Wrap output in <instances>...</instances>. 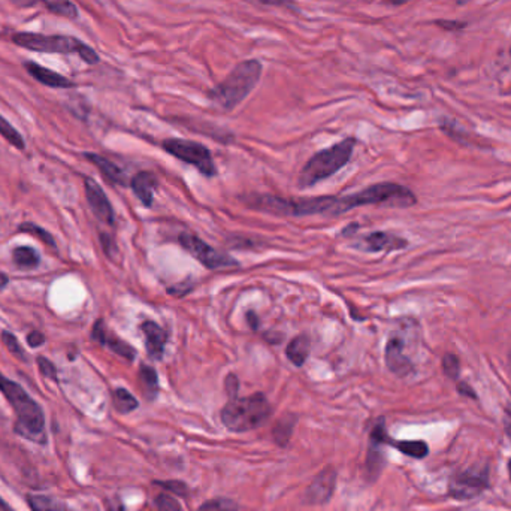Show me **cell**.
<instances>
[{
  "instance_id": "obj_1",
  "label": "cell",
  "mask_w": 511,
  "mask_h": 511,
  "mask_svg": "<svg viewBox=\"0 0 511 511\" xmlns=\"http://www.w3.org/2000/svg\"><path fill=\"white\" fill-rule=\"evenodd\" d=\"M0 392L12 407L16 414V432L32 443L45 444V416L41 405L25 392L18 383L0 373Z\"/></svg>"
},
{
  "instance_id": "obj_2",
  "label": "cell",
  "mask_w": 511,
  "mask_h": 511,
  "mask_svg": "<svg viewBox=\"0 0 511 511\" xmlns=\"http://www.w3.org/2000/svg\"><path fill=\"white\" fill-rule=\"evenodd\" d=\"M263 65L258 59L241 61L226 78L208 92V97L224 111L235 109L254 90L262 78Z\"/></svg>"
},
{
  "instance_id": "obj_3",
  "label": "cell",
  "mask_w": 511,
  "mask_h": 511,
  "mask_svg": "<svg viewBox=\"0 0 511 511\" xmlns=\"http://www.w3.org/2000/svg\"><path fill=\"white\" fill-rule=\"evenodd\" d=\"M11 41L17 47L35 51V53L76 54L87 65H97L100 61L96 51L75 36L17 32L11 36Z\"/></svg>"
},
{
  "instance_id": "obj_4",
  "label": "cell",
  "mask_w": 511,
  "mask_h": 511,
  "mask_svg": "<svg viewBox=\"0 0 511 511\" xmlns=\"http://www.w3.org/2000/svg\"><path fill=\"white\" fill-rule=\"evenodd\" d=\"M416 195L413 191L396 183H380L369 186L357 193L344 196L337 200L335 214H342L349 210L366 205H386L407 208L416 203Z\"/></svg>"
},
{
  "instance_id": "obj_5",
  "label": "cell",
  "mask_w": 511,
  "mask_h": 511,
  "mask_svg": "<svg viewBox=\"0 0 511 511\" xmlns=\"http://www.w3.org/2000/svg\"><path fill=\"white\" fill-rule=\"evenodd\" d=\"M271 405L266 396L254 393L247 398H231L222 410L223 425L234 432H247L262 426L271 417Z\"/></svg>"
},
{
  "instance_id": "obj_6",
  "label": "cell",
  "mask_w": 511,
  "mask_h": 511,
  "mask_svg": "<svg viewBox=\"0 0 511 511\" xmlns=\"http://www.w3.org/2000/svg\"><path fill=\"white\" fill-rule=\"evenodd\" d=\"M253 210L265 211L275 215H314V214H335V196H318L306 199H284L270 195H256L246 199Z\"/></svg>"
},
{
  "instance_id": "obj_7",
  "label": "cell",
  "mask_w": 511,
  "mask_h": 511,
  "mask_svg": "<svg viewBox=\"0 0 511 511\" xmlns=\"http://www.w3.org/2000/svg\"><path fill=\"white\" fill-rule=\"evenodd\" d=\"M354 144V138H346L335 145L315 152L301 171L299 186L311 187L342 169L351 157Z\"/></svg>"
},
{
  "instance_id": "obj_8",
  "label": "cell",
  "mask_w": 511,
  "mask_h": 511,
  "mask_svg": "<svg viewBox=\"0 0 511 511\" xmlns=\"http://www.w3.org/2000/svg\"><path fill=\"white\" fill-rule=\"evenodd\" d=\"M163 148L174 157L195 166V168H198L199 172L203 175L214 176L217 174L211 151L205 145L188 139L169 138L163 140Z\"/></svg>"
},
{
  "instance_id": "obj_9",
  "label": "cell",
  "mask_w": 511,
  "mask_h": 511,
  "mask_svg": "<svg viewBox=\"0 0 511 511\" xmlns=\"http://www.w3.org/2000/svg\"><path fill=\"white\" fill-rule=\"evenodd\" d=\"M178 241L184 250H187L196 260H199L203 266L208 267V270H223V267L229 266H236V262L229 258L227 254L215 250L205 241H202L199 236L183 232L178 236Z\"/></svg>"
},
{
  "instance_id": "obj_10",
  "label": "cell",
  "mask_w": 511,
  "mask_h": 511,
  "mask_svg": "<svg viewBox=\"0 0 511 511\" xmlns=\"http://www.w3.org/2000/svg\"><path fill=\"white\" fill-rule=\"evenodd\" d=\"M488 469L471 468L464 469L450 479L449 493L457 501H468L480 495L488 488Z\"/></svg>"
},
{
  "instance_id": "obj_11",
  "label": "cell",
  "mask_w": 511,
  "mask_h": 511,
  "mask_svg": "<svg viewBox=\"0 0 511 511\" xmlns=\"http://www.w3.org/2000/svg\"><path fill=\"white\" fill-rule=\"evenodd\" d=\"M337 483V471L327 467L320 474H317L313 483L305 492L303 500L306 504H325L330 500L332 493L335 491Z\"/></svg>"
},
{
  "instance_id": "obj_12",
  "label": "cell",
  "mask_w": 511,
  "mask_h": 511,
  "mask_svg": "<svg viewBox=\"0 0 511 511\" xmlns=\"http://www.w3.org/2000/svg\"><path fill=\"white\" fill-rule=\"evenodd\" d=\"M84 188H85L87 202H88V205H90L93 214L100 222H104L107 224H112L114 223V210H112V205H111V202L104 191V188H102L93 180V178H85Z\"/></svg>"
},
{
  "instance_id": "obj_13",
  "label": "cell",
  "mask_w": 511,
  "mask_h": 511,
  "mask_svg": "<svg viewBox=\"0 0 511 511\" xmlns=\"http://www.w3.org/2000/svg\"><path fill=\"white\" fill-rule=\"evenodd\" d=\"M386 365L393 374L398 377H405L413 373V362L405 354L404 342L399 337H390L386 344Z\"/></svg>"
},
{
  "instance_id": "obj_14",
  "label": "cell",
  "mask_w": 511,
  "mask_h": 511,
  "mask_svg": "<svg viewBox=\"0 0 511 511\" xmlns=\"http://www.w3.org/2000/svg\"><path fill=\"white\" fill-rule=\"evenodd\" d=\"M92 338L95 341H97L99 344H102L104 347H108L112 353H116L127 361H133L135 359V350L131 346V344L124 342L123 339H120L117 335L111 334V332L107 329L105 323L102 320H97L93 325V330H92Z\"/></svg>"
},
{
  "instance_id": "obj_15",
  "label": "cell",
  "mask_w": 511,
  "mask_h": 511,
  "mask_svg": "<svg viewBox=\"0 0 511 511\" xmlns=\"http://www.w3.org/2000/svg\"><path fill=\"white\" fill-rule=\"evenodd\" d=\"M23 66L33 80H36L40 84L47 85L49 88H72L75 87V83L66 78L65 75H61L53 69L45 68L40 63L33 60H28L23 63Z\"/></svg>"
},
{
  "instance_id": "obj_16",
  "label": "cell",
  "mask_w": 511,
  "mask_h": 511,
  "mask_svg": "<svg viewBox=\"0 0 511 511\" xmlns=\"http://www.w3.org/2000/svg\"><path fill=\"white\" fill-rule=\"evenodd\" d=\"M407 247V241L389 232H373L362 238L361 248L365 251H392Z\"/></svg>"
},
{
  "instance_id": "obj_17",
  "label": "cell",
  "mask_w": 511,
  "mask_h": 511,
  "mask_svg": "<svg viewBox=\"0 0 511 511\" xmlns=\"http://www.w3.org/2000/svg\"><path fill=\"white\" fill-rule=\"evenodd\" d=\"M140 330H143V334L145 337V347L148 354L152 357V359H162L166 339H168L163 327H160L155 322L148 320L140 325Z\"/></svg>"
},
{
  "instance_id": "obj_18",
  "label": "cell",
  "mask_w": 511,
  "mask_h": 511,
  "mask_svg": "<svg viewBox=\"0 0 511 511\" xmlns=\"http://www.w3.org/2000/svg\"><path fill=\"white\" fill-rule=\"evenodd\" d=\"M131 187L136 198L143 202L144 207H151L155 199V190L157 188V176L152 172L143 171L132 178Z\"/></svg>"
},
{
  "instance_id": "obj_19",
  "label": "cell",
  "mask_w": 511,
  "mask_h": 511,
  "mask_svg": "<svg viewBox=\"0 0 511 511\" xmlns=\"http://www.w3.org/2000/svg\"><path fill=\"white\" fill-rule=\"evenodd\" d=\"M84 156L88 162L96 166V168L102 172V175H104L109 183L126 186V175L116 163H112L109 159H107L104 156L95 155V152H85Z\"/></svg>"
},
{
  "instance_id": "obj_20",
  "label": "cell",
  "mask_w": 511,
  "mask_h": 511,
  "mask_svg": "<svg viewBox=\"0 0 511 511\" xmlns=\"http://www.w3.org/2000/svg\"><path fill=\"white\" fill-rule=\"evenodd\" d=\"M310 347H311V342H310V338L306 335H299L296 338H293L286 349L287 359L293 365L302 366L306 361V357H308V354H310Z\"/></svg>"
},
{
  "instance_id": "obj_21",
  "label": "cell",
  "mask_w": 511,
  "mask_h": 511,
  "mask_svg": "<svg viewBox=\"0 0 511 511\" xmlns=\"http://www.w3.org/2000/svg\"><path fill=\"white\" fill-rule=\"evenodd\" d=\"M139 386L145 398L155 399L159 393V378L157 373L151 366L143 365L139 369Z\"/></svg>"
},
{
  "instance_id": "obj_22",
  "label": "cell",
  "mask_w": 511,
  "mask_h": 511,
  "mask_svg": "<svg viewBox=\"0 0 511 511\" xmlns=\"http://www.w3.org/2000/svg\"><path fill=\"white\" fill-rule=\"evenodd\" d=\"M12 260L18 266V270H35L40 265L41 258L40 253L32 247H17L12 251Z\"/></svg>"
},
{
  "instance_id": "obj_23",
  "label": "cell",
  "mask_w": 511,
  "mask_h": 511,
  "mask_svg": "<svg viewBox=\"0 0 511 511\" xmlns=\"http://www.w3.org/2000/svg\"><path fill=\"white\" fill-rule=\"evenodd\" d=\"M37 2H42L49 12L63 18L76 20L80 17V11L72 0H37Z\"/></svg>"
},
{
  "instance_id": "obj_24",
  "label": "cell",
  "mask_w": 511,
  "mask_h": 511,
  "mask_svg": "<svg viewBox=\"0 0 511 511\" xmlns=\"http://www.w3.org/2000/svg\"><path fill=\"white\" fill-rule=\"evenodd\" d=\"M295 425H296V417L293 414H286L284 417H281L275 423L272 431L275 443L279 445H286L291 437Z\"/></svg>"
},
{
  "instance_id": "obj_25",
  "label": "cell",
  "mask_w": 511,
  "mask_h": 511,
  "mask_svg": "<svg viewBox=\"0 0 511 511\" xmlns=\"http://www.w3.org/2000/svg\"><path fill=\"white\" fill-rule=\"evenodd\" d=\"M28 504L32 511H68L61 501L45 495H28Z\"/></svg>"
},
{
  "instance_id": "obj_26",
  "label": "cell",
  "mask_w": 511,
  "mask_h": 511,
  "mask_svg": "<svg viewBox=\"0 0 511 511\" xmlns=\"http://www.w3.org/2000/svg\"><path fill=\"white\" fill-rule=\"evenodd\" d=\"M112 402H114V407H116V410L121 414H127L138 408V401L135 396L129 390H126L123 387L114 390Z\"/></svg>"
},
{
  "instance_id": "obj_27",
  "label": "cell",
  "mask_w": 511,
  "mask_h": 511,
  "mask_svg": "<svg viewBox=\"0 0 511 511\" xmlns=\"http://www.w3.org/2000/svg\"><path fill=\"white\" fill-rule=\"evenodd\" d=\"M0 136H2L6 143H9L12 147H16L20 151H23L25 148L23 135L2 116V114H0Z\"/></svg>"
},
{
  "instance_id": "obj_28",
  "label": "cell",
  "mask_w": 511,
  "mask_h": 511,
  "mask_svg": "<svg viewBox=\"0 0 511 511\" xmlns=\"http://www.w3.org/2000/svg\"><path fill=\"white\" fill-rule=\"evenodd\" d=\"M390 444L393 447H396V449H398L401 453L416 457V459L425 457L429 453V447L423 441H399V443L390 441Z\"/></svg>"
},
{
  "instance_id": "obj_29",
  "label": "cell",
  "mask_w": 511,
  "mask_h": 511,
  "mask_svg": "<svg viewBox=\"0 0 511 511\" xmlns=\"http://www.w3.org/2000/svg\"><path fill=\"white\" fill-rule=\"evenodd\" d=\"M18 231L36 236L41 242H44L45 246H49V247H53V248L56 247V241H54L53 235H51L48 231H45L44 227L37 226V224H35V223H32V222H24L23 224H20V226H18Z\"/></svg>"
},
{
  "instance_id": "obj_30",
  "label": "cell",
  "mask_w": 511,
  "mask_h": 511,
  "mask_svg": "<svg viewBox=\"0 0 511 511\" xmlns=\"http://www.w3.org/2000/svg\"><path fill=\"white\" fill-rule=\"evenodd\" d=\"M200 511H238V504L227 498H215L203 503L199 508Z\"/></svg>"
},
{
  "instance_id": "obj_31",
  "label": "cell",
  "mask_w": 511,
  "mask_h": 511,
  "mask_svg": "<svg viewBox=\"0 0 511 511\" xmlns=\"http://www.w3.org/2000/svg\"><path fill=\"white\" fill-rule=\"evenodd\" d=\"M443 371L449 378H453V380L457 378L459 371H461V363H459V359H457L456 354H452V353L444 354V357H443Z\"/></svg>"
},
{
  "instance_id": "obj_32",
  "label": "cell",
  "mask_w": 511,
  "mask_h": 511,
  "mask_svg": "<svg viewBox=\"0 0 511 511\" xmlns=\"http://www.w3.org/2000/svg\"><path fill=\"white\" fill-rule=\"evenodd\" d=\"M2 339H4V344L6 346V349L12 354H16V356L21 357V359H24V357H25L24 350H23L21 344L18 342V339H17V337L14 334H11V332H8V330H4L2 332Z\"/></svg>"
},
{
  "instance_id": "obj_33",
  "label": "cell",
  "mask_w": 511,
  "mask_h": 511,
  "mask_svg": "<svg viewBox=\"0 0 511 511\" xmlns=\"http://www.w3.org/2000/svg\"><path fill=\"white\" fill-rule=\"evenodd\" d=\"M156 505L160 511H183L180 503H178L174 496L166 493H160L156 498Z\"/></svg>"
},
{
  "instance_id": "obj_34",
  "label": "cell",
  "mask_w": 511,
  "mask_h": 511,
  "mask_svg": "<svg viewBox=\"0 0 511 511\" xmlns=\"http://www.w3.org/2000/svg\"><path fill=\"white\" fill-rule=\"evenodd\" d=\"M156 484H159L160 488H163L164 491L172 492L174 495H180V496H187L188 495V489L184 483L181 481H156Z\"/></svg>"
},
{
  "instance_id": "obj_35",
  "label": "cell",
  "mask_w": 511,
  "mask_h": 511,
  "mask_svg": "<svg viewBox=\"0 0 511 511\" xmlns=\"http://www.w3.org/2000/svg\"><path fill=\"white\" fill-rule=\"evenodd\" d=\"M37 366H40V371L42 375L51 380H57V369L53 362H49L45 357H37Z\"/></svg>"
},
{
  "instance_id": "obj_36",
  "label": "cell",
  "mask_w": 511,
  "mask_h": 511,
  "mask_svg": "<svg viewBox=\"0 0 511 511\" xmlns=\"http://www.w3.org/2000/svg\"><path fill=\"white\" fill-rule=\"evenodd\" d=\"M25 339H28V344H29V346H30L32 349H37V347L44 346L45 341H47L45 335L42 334L41 330H32V332H29L28 338H25Z\"/></svg>"
},
{
  "instance_id": "obj_37",
  "label": "cell",
  "mask_w": 511,
  "mask_h": 511,
  "mask_svg": "<svg viewBox=\"0 0 511 511\" xmlns=\"http://www.w3.org/2000/svg\"><path fill=\"white\" fill-rule=\"evenodd\" d=\"M435 24L444 30H462L467 28L465 21H450V20H437Z\"/></svg>"
},
{
  "instance_id": "obj_38",
  "label": "cell",
  "mask_w": 511,
  "mask_h": 511,
  "mask_svg": "<svg viewBox=\"0 0 511 511\" xmlns=\"http://www.w3.org/2000/svg\"><path fill=\"white\" fill-rule=\"evenodd\" d=\"M226 389H227V393L231 395V398H235L236 395V390H238V380L234 374H231L227 377L226 380Z\"/></svg>"
},
{
  "instance_id": "obj_39",
  "label": "cell",
  "mask_w": 511,
  "mask_h": 511,
  "mask_svg": "<svg viewBox=\"0 0 511 511\" xmlns=\"http://www.w3.org/2000/svg\"><path fill=\"white\" fill-rule=\"evenodd\" d=\"M107 505V511H124L123 503L119 500V498H114V500H108L105 503Z\"/></svg>"
},
{
  "instance_id": "obj_40",
  "label": "cell",
  "mask_w": 511,
  "mask_h": 511,
  "mask_svg": "<svg viewBox=\"0 0 511 511\" xmlns=\"http://www.w3.org/2000/svg\"><path fill=\"white\" fill-rule=\"evenodd\" d=\"M504 426H505V432L507 435L511 440V401L508 402L507 408H505V416H504Z\"/></svg>"
},
{
  "instance_id": "obj_41",
  "label": "cell",
  "mask_w": 511,
  "mask_h": 511,
  "mask_svg": "<svg viewBox=\"0 0 511 511\" xmlns=\"http://www.w3.org/2000/svg\"><path fill=\"white\" fill-rule=\"evenodd\" d=\"M457 390L459 392H461L462 395H467V396H471V398H477V396H476V393H474V390H472L468 385H465V383H459V385H457Z\"/></svg>"
},
{
  "instance_id": "obj_42",
  "label": "cell",
  "mask_w": 511,
  "mask_h": 511,
  "mask_svg": "<svg viewBox=\"0 0 511 511\" xmlns=\"http://www.w3.org/2000/svg\"><path fill=\"white\" fill-rule=\"evenodd\" d=\"M9 286V277L0 271V291H2L4 289H6Z\"/></svg>"
},
{
  "instance_id": "obj_43",
  "label": "cell",
  "mask_w": 511,
  "mask_h": 511,
  "mask_svg": "<svg viewBox=\"0 0 511 511\" xmlns=\"http://www.w3.org/2000/svg\"><path fill=\"white\" fill-rule=\"evenodd\" d=\"M247 320H248V323H250V326L253 327V329H258V326H259V322H258V317H256L253 313H248V317H247Z\"/></svg>"
},
{
  "instance_id": "obj_44",
  "label": "cell",
  "mask_w": 511,
  "mask_h": 511,
  "mask_svg": "<svg viewBox=\"0 0 511 511\" xmlns=\"http://www.w3.org/2000/svg\"><path fill=\"white\" fill-rule=\"evenodd\" d=\"M0 511H14V510L6 504V501H4V498H0Z\"/></svg>"
},
{
  "instance_id": "obj_45",
  "label": "cell",
  "mask_w": 511,
  "mask_h": 511,
  "mask_svg": "<svg viewBox=\"0 0 511 511\" xmlns=\"http://www.w3.org/2000/svg\"><path fill=\"white\" fill-rule=\"evenodd\" d=\"M408 2H411V0H389V4L395 5V6H401V5H405Z\"/></svg>"
},
{
  "instance_id": "obj_46",
  "label": "cell",
  "mask_w": 511,
  "mask_h": 511,
  "mask_svg": "<svg viewBox=\"0 0 511 511\" xmlns=\"http://www.w3.org/2000/svg\"><path fill=\"white\" fill-rule=\"evenodd\" d=\"M259 2H262L265 5H279V4H283L281 0H259Z\"/></svg>"
},
{
  "instance_id": "obj_47",
  "label": "cell",
  "mask_w": 511,
  "mask_h": 511,
  "mask_svg": "<svg viewBox=\"0 0 511 511\" xmlns=\"http://www.w3.org/2000/svg\"><path fill=\"white\" fill-rule=\"evenodd\" d=\"M455 2H456L457 5H465V4L471 2V0H455Z\"/></svg>"
},
{
  "instance_id": "obj_48",
  "label": "cell",
  "mask_w": 511,
  "mask_h": 511,
  "mask_svg": "<svg viewBox=\"0 0 511 511\" xmlns=\"http://www.w3.org/2000/svg\"><path fill=\"white\" fill-rule=\"evenodd\" d=\"M508 474H510V479H511V459H510V462H508Z\"/></svg>"
},
{
  "instance_id": "obj_49",
  "label": "cell",
  "mask_w": 511,
  "mask_h": 511,
  "mask_svg": "<svg viewBox=\"0 0 511 511\" xmlns=\"http://www.w3.org/2000/svg\"><path fill=\"white\" fill-rule=\"evenodd\" d=\"M510 56H511V48H510Z\"/></svg>"
}]
</instances>
